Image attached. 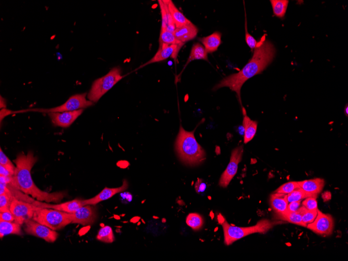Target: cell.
<instances>
[{
  "mask_svg": "<svg viewBox=\"0 0 348 261\" xmlns=\"http://www.w3.org/2000/svg\"><path fill=\"white\" fill-rule=\"evenodd\" d=\"M276 49L274 45L266 39L260 47L254 50L252 57L240 72L223 78L214 87L213 90L228 87L236 92L242 106L241 89L243 84L266 69L273 61Z\"/></svg>",
  "mask_w": 348,
  "mask_h": 261,
  "instance_id": "6da1fadb",
  "label": "cell"
},
{
  "mask_svg": "<svg viewBox=\"0 0 348 261\" xmlns=\"http://www.w3.org/2000/svg\"><path fill=\"white\" fill-rule=\"evenodd\" d=\"M38 161L31 151L27 155L20 154L14 160L16 166L13 178L15 184L22 192L33 199L47 203H58L66 196V191L49 193L39 189L34 183L31 171Z\"/></svg>",
  "mask_w": 348,
  "mask_h": 261,
  "instance_id": "7a4b0ae2",
  "label": "cell"
},
{
  "mask_svg": "<svg viewBox=\"0 0 348 261\" xmlns=\"http://www.w3.org/2000/svg\"><path fill=\"white\" fill-rule=\"evenodd\" d=\"M175 149L181 161L187 165H199L206 158L205 151L197 141L194 131H187L182 126L176 139Z\"/></svg>",
  "mask_w": 348,
  "mask_h": 261,
  "instance_id": "3957f363",
  "label": "cell"
},
{
  "mask_svg": "<svg viewBox=\"0 0 348 261\" xmlns=\"http://www.w3.org/2000/svg\"><path fill=\"white\" fill-rule=\"evenodd\" d=\"M218 218L219 222L221 223L220 224L223 226L224 243L227 246H230L235 241L253 234H266L276 225L282 223L281 222L271 221L267 219H263L259 221L256 225L248 227H241L229 224L220 215Z\"/></svg>",
  "mask_w": 348,
  "mask_h": 261,
  "instance_id": "277c9868",
  "label": "cell"
},
{
  "mask_svg": "<svg viewBox=\"0 0 348 261\" xmlns=\"http://www.w3.org/2000/svg\"><path fill=\"white\" fill-rule=\"evenodd\" d=\"M32 220L55 231L72 224L71 213L40 207L36 209Z\"/></svg>",
  "mask_w": 348,
  "mask_h": 261,
  "instance_id": "5b68a950",
  "label": "cell"
},
{
  "mask_svg": "<svg viewBox=\"0 0 348 261\" xmlns=\"http://www.w3.org/2000/svg\"><path fill=\"white\" fill-rule=\"evenodd\" d=\"M123 78L120 67H114L104 77L96 80L93 83L87 95L88 100L93 103L98 102L102 97Z\"/></svg>",
  "mask_w": 348,
  "mask_h": 261,
  "instance_id": "8992f818",
  "label": "cell"
},
{
  "mask_svg": "<svg viewBox=\"0 0 348 261\" xmlns=\"http://www.w3.org/2000/svg\"><path fill=\"white\" fill-rule=\"evenodd\" d=\"M87 93L75 95L71 97L63 104L49 109H35L32 111L40 112H64L74 111L87 108L93 104V103L86 99Z\"/></svg>",
  "mask_w": 348,
  "mask_h": 261,
  "instance_id": "52a82bcc",
  "label": "cell"
},
{
  "mask_svg": "<svg viewBox=\"0 0 348 261\" xmlns=\"http://www.w3.org/2000/svg\"><path fill=\"white\" fill-rule=\"evenodd\" d=\"M24 225V231L27 234L44 239L48 242H54L58 238V234L56 231L32 219L25 222Z\"/></svg>",
  "mask_w": 348,
  "mask_h": 261,
  "instance_id": "ba28073f",
  "label": "cell"
},
{
  "mask_svg": "<svg viewBox=\"0 0 348 261\" xmlns=\"http://www.w3.org/2000/svg\"><path fill=\"white\" fill-rule=\"evenodd\" d=\"M243 154V146L238 147L233 150L230 162L219 180L220 187L226 188L233 179L237 172L239 165L241 161Z\"/></svg>",
  "mask_w": 348,
  "mask_h": 261,
  "instance_id": "9c48e42d",
  "label": "cell"
},
{
  "mask_svg": "<svg viewBox=\"0 0 348 261\" xmlns=\"http://www.w3.org/2000/svg\"><path fill=\"white\" fill-rule=\"evenodd\" d=\"M307 228L316 234L326 237L332 235L334 228V221L332 215L324 214L318 210V215L313 222L309 224Z\"/></svg>",
  "mask_w": 348,
  "mask_h": 261,
  "instance_id": "30bf717a",
  "label": "cell"
},
{
  "mask_svg": "<svg viewBox=\"0 0 348 261\" xmlns=\"http://www.w3.org/2000/svg\"><path fill=\"white\" fill-rule=\"evenodd\" d=\"M37 208L32 204L14 199L10 206V211L15 217L16 222L22 225L32 219Z\"/></svg>",
  "mask_w": 348,
  "mask_h": 261,
  "instance_id": "8fae6325",
  "label": "cell"
},
{
  "mask_svg": "<svg viewBox=\"0 0 348 261\" xmlns=\"http://www.w3.org/2000/svg\"><path fill=\"white\" fill-rule=\"evenodd\" d=\"M95 206H84L71 213L72 223L83 226L90 225L94 223L97 218V210Z\"/></svg>",
  "mask_w": 348,
  "mask_h": 261,
  "instance_id": "7c38bea8",
  "label": "cell"
},
{
  "mask_svg": "<svg viewBox=\"0 0 348 261\" xmlns=\"http://www.w3.org/2000/svg\"><path fill=\"white\" fill-rule=\"evenodd\" d=\"M83 112V109L74 111L64 112H50L48 115L55 126L67 128L78 119Z\"/></svg>",
  "mask_w": 348,
  "mask_h": 261,
  "instance_id": "4fadbf2b",
  "label": "cell"
},
{
  "mask_svg": "<svg viewBox=\"0 0 348 261\" xmlns=\"http://www.w3.org/2000/svg\"><path fill=\"white\" fill-rule=\"evenodd\" d=\"M185 45L184 43L180 45H167L162 44L160 46V48L154 57L145 64L142 65L141 67L157 62H159L166 60L169 57H172L176 60L178 53L180 50Z\"/></svg>",
  "mask_w": 348,
  "mask_h": 261,
  "instance_id": "5bb4252c",
  "label": "cell"
},
{
  "mask_svg": "<svg viewBox=\"0 0 348 261\" xmlns=\"http://www.w3.org/2000/svg\"><path fill=\"white\" fill-rule=\"evenodd\" d=\"M129 187V183L127 180H124L122 186L117 188L106 187L102 190L97 195L91 199L83 200L82 203L84 206L92 205L96 206L98 204L110 198H112L118 193L125 191Z\"/></svg>",
  "mask_w": 348,
  "mask_h": 261,
  "instance_id": "9a60e30c",
  "label": "cell"
},
{
  "mask_svg": "<svg viewBox=\"0 0 348 261\" xmlns=\"http://www.w3.org/2000/svg\"><path fill=\"white\" fill-rule=\"evenodd\" d=\"M82 201V199H76L62 204L52 205L37 200L35 203L32 204L40 208L52 209L66 213H72L84 206Z\"/></svg>",
  "mask_w": 348,
  "mask_h": 261,
  "instance_id": "2e32d148",
  "label": "cell"
},
{
  "mask_svg": "<svg viewBox=\"0 0 348 261\" xmlns=\"http://www.w3.org/2000/svg\"><path fill=\"white\" fill-rule=\"evenodd\" d=\"M198 29L192 23L180 28H176L174 35L182 43L193 40L197 36Z\"/></svg>",
  "mask_w": 348,
  "mask_h": 261,
  "instance_id": "e0dca14e",
  "label": "cell"
},
{
  "mask_svg": "<svg viewBox=\"0 0 348 261\" xmlns=\"http://www.w3.org/2000/svg\"><path fill=\"white\" fill-rule=\"evenodd\" d=\"M243 115V127L244 129V143L247 144L255 136L257 128L258 122L252 120L246 113L245 109L242 107Z\"/></svg>",
  "mask_w": 348,
  "mask_h": 261,
  "instance_id": "ac0fdd59",
  "label": "cell"
},
{
  "mask_svg": "<svg viewBox=\"0 0 348 261\" xmlns=\"http://www.w3.org/2000/svg\"><path fill=\"white\" fill-rule=\"evenodd\" d=\"M299 188L310 194L318 195L325 186V181L322 179H315L298 182Z\"/></svg>",
  "mask_w": 348,
  "mask_h": 261,
  "instance_id": "d6986e66",
  "label": "cell"
},
{
  "mask_svg": "<svg viewBox=\"0 0 348 261\" xmlns=\"http://www.w3.org/2000/svg\"><path fill=\"white\" fill-rule=\"evenodd\" d=\"M221 33L215 31L209 36L200 38L199 40L205 47L207 53H212L216 52L221 44Z\"/></svg>",
  "mask_w": 348,
  "mask_h": 261,
  "instance_id": "ffe728a7",
  "label": "cell"
},
{
  "mask_svg": "<svg viewBox=\"0 0 348 261\" xmlns=\"http://www.w3.org/2000/svg\"><path fill=\"white\" fill-rule=\"evenodd\" d=\"M270 204L277 215L282 214L287 210L288 202L287 195L274 193L270 197Z\"/></svg>",
  "mask_w": 348,
  "mask_h": 261,
  "instance_id": "44dd1931",
  "label": "cell"
},
{
  "mask_svg": "<svg viewBox=\"0 0 348 261\" xmlns=\"http://www.w3.org/2000/svg\"><path fill=\"white\" fill-rule=\"evenodd\" d=\"M306 209V208L302 206L295 212H290L287 211L283 214L277 215L278 218L280 219V220L302 227H307V226L304 224L302 221V215Z\"/></svg>",
  "mask_w": 348,
  "mask_h": 261,
  "instance_id": "7402d4cb",
  "label": "cell"
},
{
  "mask_svg": "<svg viewBox=\"0 0 348 261\" xmlns=\"http://www.w3.org/2000/svg\"><path fill=\"white\" fill-rule=\"evenodd\" d=\"M10 235H23L21 225L17 222L0 221V237Z\"/></svg>",
  "mask_w": 348,
  "mask_h": 261,
  "instance_id": "603a6c76",
  "label": "cell"
},
{
  "mask_svg": "<svg viewBox=\"0 0 348 261\" xmlns=\"http://www.w3.org/2000/svg\"><path fill=\"white\" fill-rule=\"evenodd\" d=\"M167 5L169 12L175 25L176 28H180L191 22L186 18L184 15L178 9L172 1H167Z\"/></svg>",
  "mask_w": 348,
  "mask_h": 261,
  "instance_id": "cb8c5ba5",
  "label": "cell"
},
{
  "mask_svg": "<svg viewBox=\"0 0 348 261\" xmlns=\"http://www.w3.org/2000/svg\"><path fill=\"white\" fill-rule=\"evenodd\" d=\"M199 60L209 62L208 53L205 47L199 43H196L194 44L191 48L190 55L185 66L194 60Z\"/></svg>",
  "mask_w": 348,
  "mask_h": 261,
  "instance_id": "d4e9b609",
  "label": "cell"
},
{
  "mask_svg": "<svg viewBox=\"0 0 348 261\" xmlns=\"http://www.w3.org/2000/svg\"><path fill=\"white\" fill-rule=\"evenodd\" d=\"M270 2L275 16L279 19H283L286 14L289 1L288 0H270Z\"/></svg>",
  "mask_w": 348,
  "mask_h": 261,
  "instance_id": "484cf974",
  "label": "cell"
},
{
  "mask_svg": "<svg viewBox=\"0 0 348 261\" xmlns=\"http://www.w3.org/2000/svg\"><path fill=\"white\" fill-rule=\"evenodd\" d=\"M97 239L107 243L114 242L115 238L111 227L109 226L101 227L97 234Z\"/></svg>",
  "mask_w": 348,
  "mask_h": 261,
  "instance_id": "4316f807",
  "label": "cell"
},
{
  "mask_svg": "<svg viewBox=\"0 0 348 261\" xmlns=\"http://www.w3.org/2000/svg\"><path fill=\"white\" fill-rule=\"evenodd\" d=\"M318 196V195L310 194V193L305 192L301 188H298L289 193V194L287 195V199L288 203H291L292 202L301 201L304 199L308 198L317 199Z\"/></svg>",
  "mask_w": 348,
  "mask_h": 261,
  "instance_id": "83f0119b",
  "label": "cell"
},
{
  "mask_svg": "<svg viewBox=\"0 0 348 261\" xmlns=\"http://www.w3.org/2000/svg\"><path fill=\"white\" fill-rule=\"evenodd\" d=\"M186 223L194 231L200 230L203 225L202 217L197 213H190L186 218Z\"/></svg>",
  "mask_w": 348,
  "mask_h": 261,
  "instance_id": "f1b7e54d",
  "label": "cell"
},
{
  "mask_svg": "<svg viewBox=\"0 0 348 261\" xmlns=\"http://www.w3.org/2000/svg\"><path fill=\"white\" fill-rule=\"evenodd\" d=\"M245 36L246 43L253 50L260 47L266 40V36H263L259 41H257L248 31L247 16L245 15Z\"/></svg>",
  "mask_w": 348,
  "mask_h": 261,
  "instance_id": "f546056e",
  "label": "cell"
},
{
  "mask_svg": "<svg viewBox=\"0 0 348 261\" xmlns=\"http://www.w3.org/2000/svg\"><path fill=\"white\" fill-rule=\"evenodd\" d=\"M163 44L171 45H180L183 43L177 39L173 33L169 32L167 30H161L160 46Z\"/></svg>",
  "mask_w": 348,
  "mask_h": 261,
  "instance_id": "4dcf8cb0",
  "label": "cell"
},
{
  "mask_svg": "<svg viewBox=\"0 0 348 261\" xmlns=\"http://www.w3.org/2000/svg\"><path fill=\"white\" fill-rule=\"evenodd\" d=\"M300 188L298 182H288L277 188L274 193H283L288 195L296 189Z\"/></svg>",
  "mask_w": 348,
  "mask_h": 261,
  "instance_id": "1f68e13d",
  "label": "cell"
},
{
  "mask_svg": "<svg viewBox=\"0 0 348 261\" xmlns=\"http://www.w3.org/2000/svg\"><path fill=\"white\" fill-rule=\"evenodd\" d=\"M14 199L7 195H0V211L10 212V206Z\"/></svg>",
  "mask_w": 348,
  "mask_h": 261,
  "instance_id": "d6a6232c",
  "label": "cell"
},
{
  "mask_svg": "<svg viewBox=\"0 0 348 261\" xmlns=\"http://www.w3.org/2000/svg\"><path fill=\"white\" fill-rule=\"evenodd\" d=\"M318 210H305L302 216V222L307 226L313 222L317 216Z\"/></svg>",
  "mask_w": 348,
  "mask_h": 261,
  "instance_id": "836d02e7",
  "label": "cell"
},
{
  "mask_svg": "<svg viewBox=\"0 0 348 261\" xmlns=\"http://www.w3.org/2000/svg\"><path fill=\"white\" fill-rule=\"evenodd\" d=\"M0 165L6 167L15 174L16 166L3 152L1 148L0 149Z\"/></svg>",
  "mask_w": 348,
  "mask_h": 261,
  "instance_id": "e575fe53",
  "label": "cell"
},
{
  "mask_svg": "<svg viewBox=\"0 0 348 261\" xmlns=\"http://www.w3.org/2000/svg\"><path fill=\"white\" fill-rule=\"evenodd\" d=\"M161 8V15H162V26L161 30H167V16L166 11V7L163 1H158Z\"/></svg>",
  "mask_w": 348,
  "mask_h": 261,
  "instance_id": "d590c367",
  "label": "cell"
},
{
  "mask_svg": "<svg viewBox=\"0 0 348 261\" xmlns=\"http://www.w3.org/2000/svg\"><path fill=\"white\" fill-rule=\"evenodd\" d=\"M302 205L308 210L318 209V202L315 198H307L302 202Z\"/></svg>",
  "mask_w": 348,
  "mask_h": 261,
  "instance_id": "8d00e7d4",
  "label": "cell"
},
{
  "mask_svg": "<svg viewBox=\"0 0 348 261\" xmlns=\"http://www.w3.org/2000/svg\"><path fill=\"white\" fill-rule=\"evenodd\" d=\"M0 221L16 222L15 217L11 211L0 213Z\"/></svg>",
  "mask_w": 348,
  "mask_h": 261,
  "instance_id": "74e56055",
  "label": "cell"
},
{
  "mask_svg": "<svg viewBox=\"0 0 348 261\" xmlns=\"http://www.w3.org/2000/svg\"><path fill=\"white\" fill-rule=\"evenodd\" d=\"M301 201L292 202L290 204H288L287 207V212H293L298 210L300 208Z\"/></svg>",
  "mask_w": 348,
  "mask_h": 261,
  "instance_id": "f35d334b",
  "label": "cell"
},
{
  "mask_svg": "<svg viewBox=\"0 0 348 261\" xmlns=\"http://www.w3.org/2000/svg\"><path fill=\"white\" fill-rule=\"evenodd\" d=\"M207 187V185L202 180L198 179V181L195 184V189L198 193L203 192L205 191Z\"/></svg>",
  "mask_w": 348,
  "mask_h": 261,
  "instance_id": "ab89813d",
  "label": "cell"
},
{
  "mask_svg": "<svg viewBox=\"0 0 348 261\" xmlns=\"http://www.w3.org/2000/svg\"><path fill=\"white\" fill-rule=\"evenodd\" d=\"M14 175V173L8 169L6 167L0 165V176L4 177H12Z\"/></svg>",
  "mask_w": 348,
  "mask_h": 261,
  "instance_id": "60d3db41",
  "label": "cell"
},
{
  "mask_svg": "<svg viewBox=\"0 0 348 261\" xmlns=\"http://www.w3.org/2000/svg\"><path fill=\"white\" fill-rule=\"evenodd\" d=\"M12 113V111L10 110H7V109H5L3 108V109L1 111V120L4 119V117L7 115L11 114Z\"/></svg>",
  "mask_w": 348,
  "mask_h": 261,
  "instance_id": "b9f144b4",
  "label": "cell"
},
{
  "mask_svg": "<svg viewBox=\"0 0 348 261\" xmlns=\"http://www.w3.org/2000/svg\"><path fill=\"white\" fill-rule=\"evenodd\" d=\"M345 113L347 116H348V104L346 105V107L345 108Z\"/></svg>",
  "mask_w": 348,
  "mask_h": 261,
  "instance_id": "7bdbcfd3",
  "label": "cell"
}]
</instances>
